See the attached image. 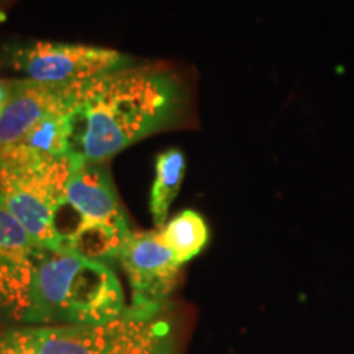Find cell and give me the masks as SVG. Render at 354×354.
<instances>
[{
  "label": "cell",
  "instance_id": "12",
  "mask_svg": "<svg viewBox=\"0 0 354 354\" xmlns=\"http://www.w3.org/2000/svg\"><path fill=\"white\" fill-rule=\"evenodd\" d=\"M185 174V158L180 149H166L158 154L154 165V180L149 192V212L158 230L167 223V215L179 194Z\"/></svg>",
  "mask_w": 354,
  "mask_h": 354
},
{
  "label": "cell",
  "instance_id": "8",
  "mask_svg": "<svg viewBox=\"0 0 354 354\" xmlns=\"http://www.w3.org/2000/svg\"><path fill=\"white\" fill-rule=\"evenodd\" d=\"M76 92H63L28 79H19L15 91L0 112V153L17 145L44 118L73 109Z\"/></svg>",
  "mask_w": 354,
  "mask_h": 354
},
{
  "label": "cell",
  "instance_id": "14",
  "mask_svg": "<svg viewBox=\"0 0 354 354\" xmlns=\"http://www.w3.org/2000/svg\"><path fill=\"white\" fill-rule=\"evenodd\" d=\"M0 354H28L17 342L12 328L0 331Z\"/></svg>",
  "mask_w": 354,
  "mask_h": 354
},
{
  "label": "cell",
  "instance_id": "11",
  "mask_svg": "<svg viewBox=\"0 0 354 354\" xmlns=\"http://www.w3.org/2000/svg\"><path fill=\"white\" fill-rule=\"evenodd\" d=\"M165 310L145 312L127 307L104 354H174V333Z\"/></svg>",
  "mask_w": 354,
  "mask_h": 354
},
{
  "label": "cell",
  "instance_id": "9",
  "mask_svg": "<svg viewBox=\"0 0 354 354\" xmlns=\"http://www.w3.org/2000/svg\"><path fill=\"white\" fill-rule=\"evenodd\" d=\"M71 156V110L44 118L19 143L0 153V174L44 166Z\"/></svg>",
  "mask_w": 354,
  "mask_h": 354
},
{
  "label": "cell",
  "instance_id": "2",
  "mask_svg": "<svg viewBox=\"0 0 354 354\" xmlns=\"http://www.w3.org/2000/svg\"><path fill=\"white\" fill-rule=\"evenodd\" d=\"M125 310L120 281L110 264L46 250L35 274L26 325L99 326Z\"/></svg>",
  "mask_w": 354,
  "mask_h": 354
},
{
  "label": "cell",
  "instance_id": "13",
  "mask_svg": "<svg viewBox=\"0 0 354 354\" xmlns=\"http://www.w3.org/2000/svg\"><path fill=\"white\" fill-rule=\"evenodd\" d=\"M158 236L183 266L202 253L210 240V230L198 212L184 210L158 230Z\"/></svg>",
  "mask_w": 354,
  "mask_h": 354
},
{
  "label": "cell",
  "instance_id": "7",
  "mask_svg": "<svg viewBox=\"0 0 354 354\" xmlns=\"http://www.w3.org/2000/svg\"><path fill=\"white\" fill-rule=\"evenodd\" d=\"M131 287V307L161 312L179 281L180 264L159 240L158 232L131 233L120 253Z\"/></svg>",
  "mask_w": 354,
  "mask_h": 354
},
{
  "label": "cell",
  "instance_id": "4",
  "mask_svg": "<svg viewBox=\"0 0 354 354\" xmlns=\"http://www.w3.org/2000/svg\"><path fill=\"white\" fill-rule=\"evenodd\" d=\"M73 156L44 166L0 174V197L38 245L59 253L56 215L73 169Z\"/></svg>",
  "mask_w": 354,
  "mask_h": 354
},
{
  "label": "cell",
  "instance_id": "1",
  "mask_svg": "<svg viewBox=\"0 0 354 354\" xmlns=\"http://www.w3.org/2000/svg\"><path fill=\"white\" fill-rule=\"evenodd\" d=\"M184 104L174 74L128 68L76 92L71 109V156L104 165L128 146L171 125Z\"/></svg>",
  "mask_w": 354,
  "mask_h": 354
},
{
  "label": "cell",
  "instance_id": "6",
  "mask_svg": "<svg viewBox=\"0 0 354 354\" xmlns=\"http://www.w3.org/2000/svg\"><path fill=\"white\" fill-rule=\"evenodd\" d=\"M44 251L0 197V322L26 325L35 274Z\"/></svg>",
  "mask_w": 354,
  "mask_h": 354
},
{
  "label": "cell",
  "instance_id": "15",
  "mask_svg": "<svg viewBox=\"0 0 354 354\" xmlns=\"http://www.w3.org/2000/svg\"><path fill=\"white\" fill-rule=\"evenodd\" d=\"M17 82H19V79H15V81L13 79H0V112L6 107L7 102L10 100L13 91L17 87Z\"/></svg>",
  "mask_w": 354,
  "mask_h": 354
},
{
  "label": "cell",
  "instance_id": "5",
  "mask_svg": "<svg viewBox=\"0 0 354 354\" xmlns=\"http://www.w3.org/2000/svg\"><path fill=\"white\" fill-rule=\"evenodd\" d=\"M73 169L64 189V198L56 215L59 253L74 230L84 225H110L130 230L110 172L102 165L73 156Z\"/></svg>",
  "mask_w": 354,
  "mask_h": 354
},
{
  "label": "cell",
  "instance_id": "10",
  "mask_svg": "<svg viewBox=\"0 0 354 354\" xmlns=\"http://www.w3.org/2000/svg\"><path fill=\"white\" fill-rule=\"evenodd\" d=\"M120 318L99 326H19L12 331L28 354H104Z\"/></svg>",
  "mask_w": 354,
  "mask_h": 354
},
{
  "label": "cell",
  "instance_id": "3",
  "mask_svg": "<svg viewBox=\"0 0 354 354\" xmlns=\"http://www.w3.org/2000/svg\"><path fill=\"white\" fill-rule=\"evenodd\" d=\"M10 64L28 81L56 91L77 92L105 74L128 68L131 61L109 48L35 41L13 50Z\"/></svg>",
  "mask_w": 354,
  "mask_h": 354
}]
</instances>
